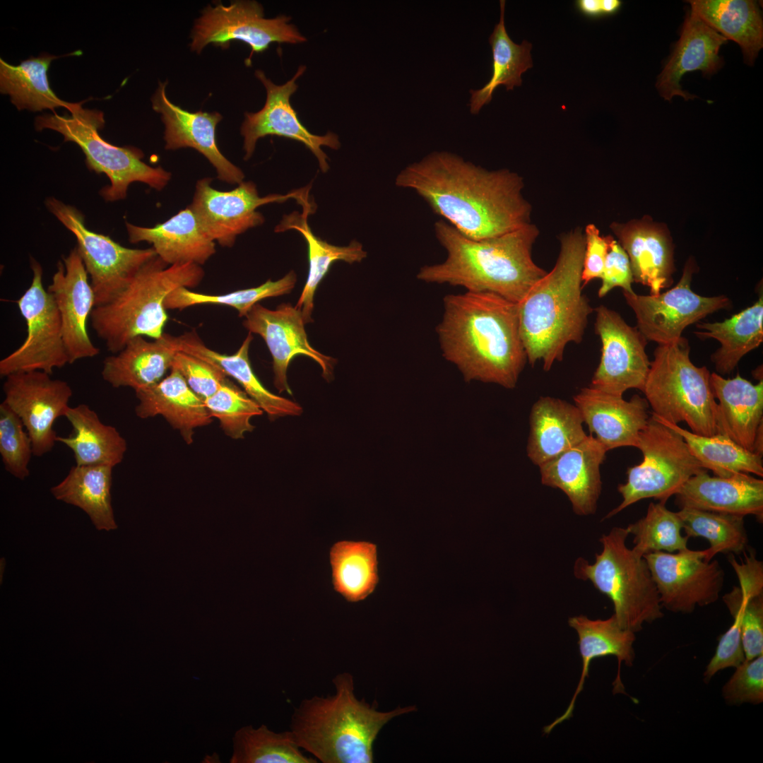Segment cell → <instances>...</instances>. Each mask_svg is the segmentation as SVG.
I'll return each instance as SVG.
<instances>
[{"label":"cell","mask_w":763,"mask_h":763,"mask_svg":"<svg viewBox=\"0 0 763 763\" xmlns=\"http://www.w3.org/2000/svg\"><path fill=\"white\" fill-rule=\"evenodd\" d=\"M60 57L42 54L31 57L18 65H11L0 59V91L10 96L11 102L18 110L32 112L62 107L70 112L81 106L62 100L52 90L47 72L52 60Z\"/></svg>","instance_id":"cell-40"},{"label":"cell","mask_w":763,"mask_h":763,"mask_svg":"<svg viewBox=\"0 0 763 763\" xmlns=\"http://www.w3.org/2000/svg\"><path fill=\"white\" fill-rule=\"evenodd\" d=\"M171 368L177 369L189 388L203 401L229 381L228 377L220 369L181 351L176 353Z\"/></svg>","instance_id":"cell-52"},{"label":"cell","mask_w":763,"mask_h":763,"mask_svg":"<svg viewBox=\"0 0 763 763\" xmlns=\"http://www.w3.org/2000/svg\"><path fill=\"white\" fill-rule=\"evenodd\" d=\"M211 182V178L197 182L189 207L205 234L226 247H232L239 235L264 222V216L256 211L258 207L272 202H283L290 198L300 200L304 194L297 191L286 195L260 197L252 182H242L228 191L214 189Z\"/></svg>","instance_id":"cell-18"},{"label":"cell","mask_w":763,"mask_h":763,"mask_svg":"<svg viewBox=\"0 0 763 763\" xmlns=\"http://www.w3.org/2000/svg\"><path fill=\"white\" fill-rule=\"evenodd\" d=\"M568 624L578 635L582 659L581 674L568 707L562 715L543 728L545 734H549L557 725L572 717L576 697L583 690L586 678L588 677L592 660L607 656L617 658L618 673L613 682V693H624V686L620 679V666L624 662L626 666H631L635 657L633 649L635 633L621 628L614 615L605 620H591L581 615L570 617Z\"/></svg>","instance_id":"cell-27"},{"label":"cell","mask_w":763,"mask_h":763,"mask_svg":"<svg viewBox=\"0 0 763 763\" xmlns=\"http://www.w3.org/2000/svg\"><path fill=\"white\" fill-rule=\"evenodd\" d=\"M727 40L690 10L680 37L658 77L656 86L660 95L669 101L674 96L693 99L695 96L682 89V76L694 71H701L704 76L715 73L722 65L720 49Z\"/></svg>","instance_id":"cell-25"},{"label":"cell","mask_w":763,"mask_h":763,"mask_svg":"<svg viewBox=\"0 0 763 763\" xmlns=\"http://www.w3.org/2000/svg\"><path fill=\"white\" fill-rule=\"evenodd\" d=\"M642 461L627 471L617 490L622 502L604 519L644 499L666 502L692 476L707 471L690 452L684 438L652 415L640 432L637 445Z\"/></svg>","instance_id":"cell-10"},{"label":"cell","mask_w":763,"mask_h":763,"mask_svg":"<svg viewBox=\"0 0 763 763\" xmlns=\"http://www.w3.org/2000/svg\"><path fill=\"white\" fill-rule=\"evenodd\" d=\"M436 331L443 357L466 382L516 386L527 362L518 303L487 292L447 295Z\"/></svg>","instance_id":"cell-2"},{"label":"cell","mask_w":763,"mask_h":763,"mask_svg":"<svg viewBox=\"0 0 763 763\" xmlns=\"http://www.w3.org/2000/svg\"><path fill=\"white\" fill-rule=\"evenodd\" d=\"M45 204L77 240L76 249L84 264L95 296V306L105 304L122 292L141 267L157 256L153 247L131 249L109 236L86 227L83 213L54 197Z\"/></svg>","instance_id":"cell-11"},{"label":"cell","mask_w":763,"mask_h":763,"mask_svg":"<svg viewBox=\"0 0 763 763\" xmlns=\"http://www.w3.org/2000/svg\"><path fill=\"white\" fill-rule=\"evenodd\" d=\"M634 536L632 549L639 555L654 552H675L687 548L688 538L682 535V522L665 502L650 503L646 515L627 527Z\"/></svg>","instance_id":"cell-47"},{"label":"cell","mask_w":763,"mask_h":763,"mask_svg":"<svg viewBox=\"0 0 763 763\" xmlns=\"http://www.w3.org/2000/svg\"><path fill=\"white\" fill-rule=\"evenodd\" d=\"M710 383L718 401L721 434L755 453L756 437L763 427V380L754 384L739 374L726 379L713 372Z\"/></svg>","instance_id":"cell-33"},{"label":"cell","mask_w":763,"mask_h":763,"mask_svg":"<svg viewBox=\"0 0 763 763\" xmlns=\"http://www.w3.org/2000/svg\"><path fill=\"white\" fill-rule=\"evenodd\" d=\"M691 10L709 26L740 47L745 62L753 65L763 47V22L751 0H693Z\"/></svg>","instance_id":"cell-39"},{"label":"cell","mask_w":763,"mask_h":763,"mask_svg":"<svg viewBox=\"0 0 763 763\" xmlns=\"http://www.w3.org/2000/svg\"><path fill=\"white\" fill-rule=\"evenodd\" d=\"M204 276L200 265H167L158 255L146 262L129 285L105 304L95 306L90 314L92 328L117 353L132 338L157 339L168 320L165 301L175 290L197 286Z\"/></svg>","instance_id":"cell-6"},{"label":"cell","mask_w":763,"mask_h":763,"mask_svg":"<svg viewBox=\"0 0 763 763\" xmlns=\"http://www.w3.org/2000/svg\"><path fill=\"white\" fill-rule=\"evenodd\" d=\"M434 230L446 257L421 267L416 276L421 281L492 292L519 303L548 273L532 258L539 234L533 224L483 239L466 237L442 219L434 223Z\"/></svg>","instance_id":"cell-3"},{"label":"cell","mask_w":763,"mask_h":763,"mask_svg":"<svg viewBox=\"0 0 763 763\" xmlns=\"http://www.w3.org/2000/svg\"><path fill=\"white\" fill-rule=\"evenodd\" d=\"M302 212L285 215L276 227L275 232L295 230L300 232L307 242L308 249L309 273L306 283L296 304L302 310L305 324L312 322L314 296L317 287L328 273L330 266L336 261L349 264L360 262L367 256V252L357 241H352L346 247H338L322 240L314 235L307 223L312 206L307 196L299 201Z\"/></svg>","instance_id":"cell-35"},{"label":"cell","mask_w":763,"mask_h":763,"mask_svg":"<svg viewBox=\"0 0 763 763\" xmlns=\"http://www.w3.org/2000/svg\"><path fill=\"white\" fill-rule=\"evenodd\" d=\"M252 340L253 336L249 332L238 350L231 355L222 354L209 348L194 332L176 336L175 345L177 351L197 357L235 379L269 419L300 415L302 408L299 403L271 392L255 374L249 357Z\"/></svg>","instance_id":"cell-31"},{"label":"cell","mask_w":763,"mask_h":763,"mask_svg":"<svg viewBox=\"0 0 763 763\" xmlns=\"http://www.w3.org/2000/svg\"><path fill=\"white\" fill-rule=\"evenodd\" d=\"M727 704H759L763 701V654L745 660L722 688Z\"/></svg>","instance_id":"cell-51"},{"label":"cell","mask_w":763,"mask_h":763,"mask_svg":"<svg viewBox=\"0 0 763 763\" xmlns=\"http://www.w3.org/2000/svg\"><path fill=\"white\" fill-rule=\"evenodd\" d=\"M662 607L674 613H692L697 606L717 601L724 581L717 560L707 561L706 552L688 548L675 552L644 555Z\"/></svg>","instance_id":"cell-15"},{"label":"cell","mask_w":763,"mask_h":763,"mask_svg":"<svg viewBox=\"0 0 763 763\" xmlns=\"http://www.w3.org/2000/svg\"><path fill=\"white\" fill-rule=\"evenodd\" d=\"M113 467L72 466L65 478L50 490L54 497L82 509L98 531L117 528L112 506Z\"/></svg>","instance_id":"cell-38"},{"label":"cell","mask_w":763,"mask_h":763,"mask_svg":"<svg viewBox=\"0 0 763 763\" xmlns=\"http://www.w3.org/2000/svg\"><path fill=\"white\" fill-rule=\"evenodd\" d=\"M622 5L620 0H576L574 3L576 12L590 20L615 15L620 10Z\"/></svg>","instance_id":"cell-56"},{"label":"cell","mask_w":763,"mask_h":763,"mask_svg":"<svg viewBox=\"0 0 763 763\" xmlns=\"http://www.w3.org/2000/svg\"><path fill=\"white\" fill-rule=\"evenodd\" d=\"M601 278L602 284L598 291L599 297H604L616 287L622 288L624 292H634L632 288L634 279L629 257L614 238L610 243Z\"/></svg>","instance_id":"cell-54"},{"label":"cell","mask_w":763,"mask_h":763,"mask_svg":"<svg viewBox=\"0 0 763 763\" xmlns=\"http://www.w3.org/2000/svg\"><path fill=\"white\" fill-rule=\"evenodd\" d=\"M64 417L73 432L67 437L57 435L56 441L73 451L76 465L114 468L122 461L127 449L126 439L114 427L103 423L88 406H69Z\"/></svg>","instance_id":"cell-36"},{"label":"cell","mask_w":763,"mask_h":763,"mask_svg":"<svg viewBox=\"0 0 763 763\" xmlns=\"http://www.w3.org/2000/svg\"><path fill=\"white\" fill-rule=\"evenodd\" d=\"M244 326L251 333L259 335L265 341L273 358V385L279 393L292 394L287 371L295 357L302 355L313 359L321 368L322 377L333 378L336 360L325 355L308 341L302 310L290 303H283L269 309L259 303L244 317Z\"/></svg>","instance_id":"cell-20"},{"label":"cell","mask_w":763,"mask_h":763,"mask_svg":"<svg viewBox=\"0 0 763 763\" xmlns=\"http://www.w3.org/2000/svg\"><path fill=\"white\" fill-rule=\"evenodd\" d=\"M296 280V275L291 271L278 280H268L257 287L238 290L223 295L204 294L182 287L169 294L165 301V307L167 310H182L199 304L223 305L235 309L239 317H243L261 300L290 293L294 288Z\"/></svg>","instance_id":"cell-46"},{"label":"cell","mask_w":763,"mask_h":763,"mask_svg":"<svg viewBox=\"0 0 763 763\" xmlns=\"http://www.w3.org/2000/svg\"><path fill=\"white\" fill-rule=\"evenodd\" d=\"M20 418L5 403L0 404V454L5 470L19 480L30 474L33 455L31 439Z\"/></svg>","instance_id":"cell-50"},{"label":"cell","mask_w":763,"mask_h":763,"mask_svg":"<svg viewBox=\"0 0 763 763\" xmlns=\"http://www.w3.org/2000/svg\"><path fill=\"white\" fill-rule=\"evenodd\" d=\"M611 228L629 257L634 282L648 286L650 295L672 285L673 247L663 230L644 220L613 223Z\"/></svg>","instance_id":"cell-30"},{"label":"cell","mask_w":763,"mask_h":763,"mask_svg":"<svg viewBox=\"0 0 763 763\" xmlns=\"http://www.w3.org/2000/svg\"><path fill=\"white\" fill-rule=\"evenodd\" d=\"M677 513L685 536L702 537L709 543V548L706 549L707 561L718 553L739 555L747 546L743 516L693 508H681Z\"/></svg>","instance_id":"cell-45"},{"label":"cell","mask_w":763,"mask_h":763,"mask_svg":"<svg viewBox=\"0 0 763 763\" xmlns=\"http://www.w3.org/2000/svg\"><path fill=\"white\" fill-rule=\"evenodd\" d=\"M105 124L102 112L82 106L70 114H45L37 117L35 122L36 130L52 129L60 133L64 141L76 143L85 155L88 168L107 175L110 184L100 191L106 201L124 199L129 186L134 182L162 190L170 179V172L146 164L141 160L143 154L140 150L107 142L98 133Z\"/></svg>","instance_id":"cell-9"},{"label":"cell","mask_w":763,"mask_h":763,"mask_svg":"<svg viewBox=\"0 0 763 763\" xmlns=\"http://www.w3.org/2000/svg\"><path fill=\"white\" fill-rule=\"evenodd\" d=\"M595 311L594 330L602 348L589 386L618 396L630 389L643 392L651 365L645 350L648 341L615 311L604 305Z\"/></svg>","instance_id":"cell-16"},{"label":"cell","mask_w":763,"mask_h":763,"mask_svg":"<svg viewBox=\"0 0 763 763\" xmlns=\"http://www.w3.org/2000/svg\"><path fill=\"white\" fill-rule=\"evenodd\" d=\"M230 763H316L302 753L291 732H275L262 724L242 726L232 738Z\"/></svg>","instance_id":"cell-44"},{"label":"cell","mask_w":763,"mask_h":763,"mask_svg":"<svg viewBox=\"0 0 763 763\" xmlns=\"http://www.w3.org/2000/svg\"><path fill=\"white\" fill-rule=\"evenodd\" d=\"M658 420L678 432L701 466L714 475L727 478L745 473L763 476L762 456L744 449L727 435H699L678 425Z\"/></svg>","instance_id":"cell-43"},{"label":"cell","mask_w":763,"mask_h":763,"mask_svg":"<svg viewBox=\"0 0 763 763\" xmlns=\"http://www.w3.org/2000/svg\"><path fill=\"white\" fill-rule=\"evenodd\" d=\"M688 341L658 345L654 350L643 393L651 415L671 424H687L692 432L721 434L718 404L706 366L697 367L690 358Z\"/></svg>","instance_id":"cell-7"},{"label":"cell","mask_w":763,"mask_h":763,"mask_svg":"<svg viewBox=\"0 0 763 763\" xmlns=\"http://www.w3.org/2000/svg\"><path fill=\"white\" fill-rule=\"evenodd\" d=\"M395 184L414 191L435 214L472 239L531 223L521 177L507 169L487 170L454 153H430L403 169Z\"/></svg>","instance_id":"cell-1"},{"label":"cell","mask_w":763,"mask_h":763,"mask_svg":"<svg viewBox=\"0 0 763 763\" xmlns=\"http://www.w3.org/2000/svg\"><path fill=\"white\" fill-rule=\"evenodd\" d=\"M203 401L211 416L218 420L225 434L233 439H242L247 432H252L254 427L251 419L264 413L257 403L230 380Z\"/></svg>","instance_id":"cell-49"},{"label":"cell","mask_w":763,"mask_h":763,"mask_svg":"<svg viewBox=\"0 0 763 763\" xmlns=\"http://www.w3.org/2000/svg\"><path fill=\"white\" fill-rule=\"evenodd\" d=\"M3 401L22 420L31 439L33 455L42 456L54 446L53 425L69 408V384L42 371L16 372L6 377Z\"/></svg>","instance_id":"cell-17"},{"label":"cell","mask_w":763,"mask_h":763,"mask_svg":"<svg viewBox=\"0 0 763 763\" xmlns=\"http://www.w3.org/2000/svg\"><path fill=\"white\" fill-rule=\"evenodd\" d=\"M723 601L732 616L740 618L741 638L746 660L763 654V581L742 578Z\"/></svg>","instance_id":"cell-48"},{"label":"cell","mask_w":763,"mask_h":763,"mask_svg":"<svg viewBox=\"0 0 763 763\" xmlns=\"http://www.w3.org/2000/svg\"><path fill=\"white\" fill-rule=\"evenodd\" d=\"M32 279L18 300L27 326V336L19 348L0 361V375L31 371L52 374L55 368L69 364L60 314L52 294L42 283L43 271L30 259Z\"/></svg>","instance_id":"cell-12"},{"label":"cell","mask_w":763,"mask_h":763,"mask_svg":"<svg viewBox=\"0 0 763 763\" xmlns=\"http://www.w3.org/2000/svg\"><path fill=\"white\" fill-rule=\"evenodd\" d=\"M53 296L62 326L69 364L96 356L100 349L91 341L87 322L95 307V296L84 264L76 248L59 261L47 289Z\"/></svg>","instance_id":"cell-21"},{"label":"cell","mask_w":763,"mask_h":763,"mask_svg":"<svg viewBox=\"0 0 763 763\" xmlns=\"http://www.w3.org/2000/svg\"><path fill=\"white\" fill-rule=\"evenodd\" d=\"M335 693L302 699L291 716L290 731L301 749L323 763H372L373 745L381 729L413 706L379 711L354 692L348 672L332 680Z\"/></svg>","instance_id":"cell-5"},{"label":"cell","mask_w":763,"mask_h":763,"mask_svg":"<svg viewBox=\"0 0 763 763\" xmlns=\"http://www.w3.org/2000/svg\"><path fill=\"white\" fill-rule=\"evenodd\" d=\"M175 337L164 333L153 341L143 336L132 338L122 350L104 360L102 379L114 388L130 387L135 392L156 384L170 372L178 352Z\"/></svg>","instance_id":"cell-29"},{"label":"cell","mask_w":763,"mask_h":763,"mask_svg":"<svg viewBox=\"0 0 763 763\" xmlns=\"http://www.w3.org/2000/svg\"><path fill=\"white\" fill-rule=\"evenodd\" d=\"M290 18L280 16L265 18L262 6L256 1H236L229 6H208L196 21L192 31L191 50L200 53L213 43L223 48L233 40H241L252 49L246 64L250 65L255 52L266 50L273 42L297 44L306 41Z\"/></svg>","instance_id":"cell-13"},{"label":"cell","mask_w":763,"mask_h":763,"mask_svg":"<svg viewBox=\"0 0 763 763\" xmlns=\"http://www.w3.org/2000/svg\"><path fill=\"white\" fill-rule=\"evenodd\" d=\"M135 393L138 400L135 412L138 418L162 416L187 444L193 442L194 430L213 422L203 400L174 368L156 384Z\"/></svg>","instance_id":"cell-28"},{"label":"cell","mask_w":763,"mask_h":763,"mask_svg":"<svg viewBox=\"0 0 763 763\" xmlns=\"http://www.w3.org/2000/svg\"><path fill=\"white\" fill-rule=\"evenodd\" d=\"M585 252L581 280L586 285L594 278H601L612 236H602L593 224L586 225L584 232Z\"/></svg>","instance_id":"cell-55"},{"label":"cell","mask_w":763,"mask_h":763,"mask_svg":"<svg viewBox=\"0 0 763 763\" xmlns=\"http://www.w3.org/2000/svg\"><path fill=\"white\" fill-rule=\"evenodd\" d=\"M131 243L152 244L158 256L167 265L205 264L215 252V242L202 230L189 206L169 220L152 227L126 223Z\"/></svg>","instance_id":"cell-32"},{"label":"cell","mask_w":763,"mask_h":763,"mask_svg":"<svg viewBox=\"0 0 763 763\" xmlns=\"http://www.w3.org/2000/svg\"><path fill=\"white\" fill-rule=\"evenodd\" d=\"M629 535L626 528L613 527L600 538L602 551L590 564L582 557L574 565V574L590 581L613 603L620 627L634 633L644 623H652L663 616L658 593L644 557L629 548Z\"/></svg>","instance_id":"cell-8"},{"label":"cell","mask_w":763,"mask_h":763,"mask_svg":"<svg viewBox=\"0 0 763 763\" xmlns=\"http://www.w3.org/2000/svg\"><path fill=\"white\" fill-rule=\"evenodd\" d=\"M694 266L690 260L678 284L664 292L641 295L623 291L635 314L637 328L647 341L658 345L675 343L688 326L731 306L726 295L705 297L692 290Z\"/></svg>","instance_id":"cell-14"},{"label":"cell","mask_w":763,"mask_h":763,"mask_svg":"<svg viewBox=\"0 0 763 763\" xmlns=\"http://www.w3.org/2000/svg\"><path fill=\"white\" fill-rule=\"evenodd\" d=\"M583 423L575 405L553 397H540L530 414L528 458L539 466L575 446L587 436Z\"/></svg>","instance_id":"cell-34"},{"label":"cell","mask_w":763,"mask_h":763,"mask_svg":"<svg viewBox=\"0 0 763 763\" xmlns=\"http://www.w3.org/2000/svg\"><path fill=\"white\" fill-rule=\"evenodd\" d=\"M733 623L720 637L716 651L704 673V682H708L719 670L729 667L737 668L745 660L741 638L740 618L733 616Z\"/></svg>","instance_id":"cell-53"},{"label":"cell","mask_w":763,"mask_h":763,"mask_svg":"<svg viewBox=\"0 0 763 763\" xmlns=\"http://www.w3.org/2000/svg\"><path fill=\"white\" fill-rule=\"evenodd\" d=\"M699 338L717 340L720 348L711 355L716 373L729 374L741 358L756 349L763 341V295L750 307L723 321L697 324Z\"/></svg>","instance_id":"cell-37"},{"label":"cell","mask_w":763,"mask_h":763,"mask_svg":"<svg viewBox=\"0 0 763 763\" xmlns=\"http://www.w3.org/2000/svg\"><path fill=\"white\" fill-rule=\"evenodd\" d=\"M167 82L160 83L152 97L153 110L161 114L165 129V149H196L215 168L218 178L230 184H240L243 172L220 151L215 141V128L222 116L218 112H189L171 102L165 93Z\"/></svg>","instance_id":"cell-22"},{"label":"cell","mask_w":763,"mask_h":763,"mask_svg":"<svg viewBox=\"0 0 763 763\" xmlns=\"http://www.w3.org/2000/svg\"><path fill=\"white\" fill-rule=\"evenodd\" d=\"M305 69L304 66H300L295 76L280 85L274 84L262 71H255V76L266 90V100L259 112L245 114L241 126V134L244 136V160H248L252 155L259 138L267 135H276L301 142L317 158L321 170L326 172L329 170L328 157L321 150V146L338 149L340 142L338 136L331 132L324 136L309 132L302 124L290 102L291 95L297 89L296 81L304 73Z\"/></svg>","instance_id":"cell-19"},{"label":"cell","mask_w":763,"mask_h":763,"mask_svg":"<svg viewBox=\"0 0 763 763\" xmlns=\"http://www.w3.org/2000/svg\"><path fill=\"white\" fill-rule=\"evenodd\" d=\"M499 5V21L489 37L492 57L490 79L480 89L470 90V112L474 114L490 102L499 85H504L507 90L521 86V75L533 67L532 44L526 40L519 45L512 41L504 23L505 1L500 0Z\"/></svg>","instance_id":"cell-42"},{"label":"cell","mask_w":763,"mask_h":763,"mask_svg":"<svg viewBox=\"0 0 763 763\" xmlns=\"http://www.w3.org/2000/svg\"><path fill=\"white\" fill-rule=\"evenodd\" d=\"M333 589L348 602L372 594L379 581L377 547L368 541L340 540L329 550Z\"/></svg>","instance_id":"cell-41"},{"label":"cell","mask_w":763,"mask_h":763,"mask_svg":"<svg viewBox=\"0 0 763 763\" xmlns=\"http://www.w3.org/2000/svg\"><path fill=\"white\" fill-rule=\"evenodd\" d=\"M591 434L609 450L637 445L640 432L646 425L649 403L637 394L626 401L590 386L574 397Z\"/></svg>","instance_id":"cell-24"},{"label":"cell","mask_w":763,"mask_h":763,"mask_svg":"<svg viewBox=\"0 0 763 763\" xmlns=\"http://www.w3.org/2000/svg\"><path fill=\"white\" fill-rule=\"evenodd\" d=\"M585 236L578 227L560 237L557 261L518 303L521 340L527 361L543 362L548 371L562 361L567 345L579 343L593 311L582 293Z\"/></svg>","instance_id":"cell-4"},{"label":"cell","mask_w":763,"mask_h":763,"mask_svg":"<svg viewBox=\"0 0 763 763\" xmlns=\"http://www.w3.org/2000/svg\"><path fill=\"white\" fill-rule=\"evenodd\" d=\"M681 508L755 516L763 519V480L739 473L727 478L707 471L691 477L675 495Z\"/></svg>","instance_id":"cell-26"},{"label":"cell","mask_w":763,"mask_h":763,"mask_svg":"<svg viewBox=\"0 0 763 763\" xmlns=\"http://www.w3.org/2000/svg\"><path fill=\"white\" fill-rule=\"evenodd\" d=\"M608 450L592 434L555 458L539 466L541 483L567 496L574 513L596 512L601 492L600 467Z\"/></svg>","instance_id":"cell-23"}]
</instances>
